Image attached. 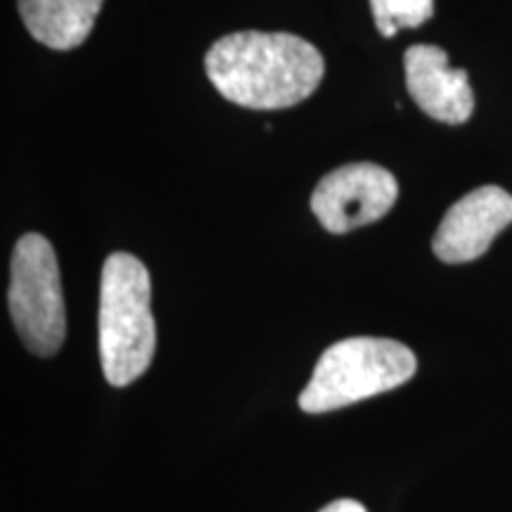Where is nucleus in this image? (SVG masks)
<instances>
[{"label":"nucleus","instance_id":"obj_1","mask_svg":"<svg viewBox=\"0 0 512 512\" xmlns=\"http://www.w3.org/2000/svg\"><path fill=\"white\" fill-rule=\"evenodd\" d=\"M209 81L223 98L247 110H285L309 98L323 81L325 60L294 34L238 31L204 57Z\"/></svg>","mask_w":512,"mask_h":512},{"label":"nucleus","instance_id":"obj_2","mask_svg":"<svg viewBox=\"0 0 512 512\" xmlns=\"http://www.w3.org/2000/svg\"><path fill=\"white\" fill-rule=\"evenodd\" d=\"M152 285L145 264L128 252H114L100 278V361L105 380L126 387L150 368L157 349Z\"/></svg>","mask_w":512,"mask_h":512},{"label":"nucleus","instance_id":"obj_3","mask_svg":"<svg viewBox=\"0 0 512 512\" xmlns=\"http://www.w3.org/2000/svg\"><path fill=\"white\" fill-rule=\"evenodd\" d=\"M418 370L406 344L382 337H349L320 356L299 394L304 413H328L406 384Z\"/></svg>","mask_w":512,"mask_h":512},{"label":"nucleus","instance_id":"obj_4","mask_svg":"<svg viewBox=\"0 0 512 512\" xmlns=\"http://www.w3.org/2000/svg\"><path fill=\"white\" fill-rule=\"evenodd\" d=\"M8 302L24 347L36 356H53L67 335V313L55 249L43 235L27 233L15 245Z\"/></svg>","mask_w":512,"mask_h":512},{"label":"nucleus","instance_id":"obj_5","mask_svg":"<svg viewBox=\"0 0 512 512\" xmlns=\"http://www.w3.org/2000/svg\"><path fill=\"white\" fill-rule=\"evenodd\" d=\"M399 197V183L382 166L356 162L339 166L320 178L311 195V209L330 233L370 226L389 214Z\"/></svg>","mask_w":512,"mask_h":512},{"label":"nucleus","instance_id":"obj_6","mask_svg":"<svg viewBox=\"0 0 512 512\" xmlns=\"http://www.w3.org/2000/svg\"><path fill=\"white\" fill-rule=\"evenodd\" d=\"M512 223V195L498 185H482L467 192L446 211L432 240L444 264H467L489 252L491 242Z\"/></svg>","mask_w":512,"mask_h":512},{"label":"nucleus","instance_id":"obj_7","mask_svg":"<svg viewBox=\"0 0 512 512\" xmlns=\"http://www.w3.org/2000/svg\"><path fill=\"white\" fill-rule=\"evenodd\" d=\"M406 86L415 105L427 117L458 126L465 124L475 110V93L465 69L451 67L446 50L437 46H411L403 55Z\"/></svg>","mask_w":512,"mask_h":512},{"label":"nucleus","instance_id":"obj_8","mask_svg":"<svg viewBox=\"0 0 512 512\" xmlns=\"http://www.w3.org/2000/svg\"><path fill=\"white\" fill-rule=\"evenodd\" d=\"M105 0H17L29 34L53 50L79 48L93 31Z\"/></svg>","mask_w":512,"mask_h":512},{"label":"nucleus","instance_id":"obj_9","mask_svg":"<svg viewBox=\"0 0 512 512\" xmlns=\"http://www.w3.org/2000/svg\"><path fill=\"white\" fill-rule=\"evenodd\" d=\"M375 27L384 38L396 36L399 29H415L434 12V0H370Z\"/></svg>","mask_w":512,"mask_h":512},{"label":"nucleus","instance_id":"obj_10","mask_svg":"<svg viewBox=\"0 0 512 512\" xmlns=\"http://www.w3.org/2000/svg\"><path fill=\"white\" fill-rule=\"evenodd\" d=\"M320 512H368L358 501H351V498H339V501H332L325 505Z\"/></svg>","mask_w":512,"mask_h":512}]
</instances>
